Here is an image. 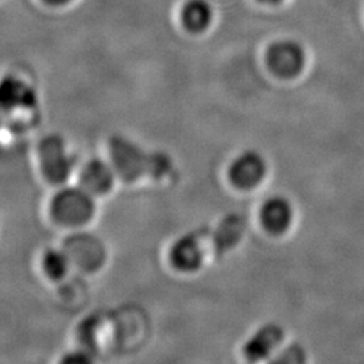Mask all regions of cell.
<instances>
[{
	"label": "cell",
	"instance_id": "cell-5",
	"mask_svg": "<svg viewBox=\"0 0 364 364\" xmlns=\"http://www.w3.org/2000/svg\"><path fill=\"white\" fill-rule=\"evenodd\" d=\"M266 170L264 158L255 150H246L232 161L228 176L236 188L251 189L264 178Z\"/></svg>",
	"mask_w": 364,
	"mask_h": 364
},
{
	"label": "cell",
	"instance_id": "cell-1",
	"mask_svg": "<svg viewBox=\"0 0 364 364\" xmlns=\"http://www.w3.org/2000/svg\"><path fill=\"white\" fill-rule=\"evenodd\" d=\"M111 165L123 181L135 182L144 177L165 178L173 169L171 159L164 153H149L124 136L109 141Z\"/></svg>",
	"mask_w": 364,
	"mask_h": 364
},
{
	"label": "cell",
	"instance_id": "cell-14",
	"mask_svg": "<svg viewBox=\"0 0 364 364\" xmlns=\"http://www.w3.org/2000/svg\"><path fill=\"white\" fill-rule=\"evenodd\" d=\"M308 355L301 344H291L267 364H306Z\"/></svg>",
	"mask_w": 364,
	"mask_h": 364
},
{
	"label": "cell",
	"instance_id": "cell-3",
	"mask_svg": "<svg viewBox=\"0 0 364 364\" xmlns=\"http://www.w3.org/2000/svg\"><path fill=\"white\" fill-rule=\"evenodd\" d=\"M39 164L43 177L54 185L65 183L75 168V159L68 153L65 142L58 135H49L41 141Z\"/></svg>",
	"mask_w": 364,
	"mask_h": 364
},
{
	"label": "cell",
	"instance_id": "cell-16",
	"mask_svg": "<svg viewBox=\"0 0 364 364\" xmlns=\"http://www.w3.org/2000/svg\"><path fill=\"white\" fill-rule=\"evenodd\" d=\"M45 1L49 3V4H53V6H63V4L69 3L70 0H45Z\"/></svg>",
	"mask_w": 364,
	"mask_h": 364
},
{
	"label": "cell",
	"instance_id": "cell-6",
	"mask_svg": "<svg viewBox=\"0 0 364 364\" xmlns=\"http://www.w3.org/2000/svg\"><path fill=\"white\" fill-rule=\"evenodd\" d=\"M38 103L36 90L18 76H6L0 80V108L4 111L31 109Z\"/></svg>",
	"mask_w": 364,
	"mask_h": 364
},
{
	"label": "cell",
	"instance_id": "cell-9",
	"mask_svg": "<svg viewBox=\"0 0 364 364\" xmlns=\"http://www.w3.org/2000/svg\"><path fill=\"white\" fill-rule=\"evenodd\" d=\"M169 259L177 270L192 273L201 267L204 262V251L197 235H183L170 247Z\"/></svg>",
	"mask_w": 364,
	"mask_h": 364
},
{
	"label": "cell",
	"instance_id": "cell-10",
	"mask_svg": "<svg viewBox=\"0 0 364 364\" xmlns=\"http://www.w3.org/2000/svg\"><path fill=\"white\" fill-rule=\"evenodd\" d=\"M293 220L291 204L285 197H270L260 208V223L267 232L284 234Z\"/></svg>",
	"mask_w": 364,
	"mask_h": 364
},
{
	"label": "cell",
	"instance_id": "cell-7",
	"mask_svg": "<svg viewBox=\"0 0 364 364\" xmlns=\"http://www.w3.org/2000/svg\"><path fill=\"white\" fill-rule=\"evenodd\" d=\"M285 332L278 324H266L248 338L245 344V356L251 363H259L272 356L277 347L282 343Z\"/></svg>",
	"mask_w": 364,
	"mask_h": 364
},
{
	"label": "cell",
	"instance_id": "cell-13",
	"mask_svg": "<svg viewBox=\"0 0 364 364\" xmlns=\"http://www.w3.org/2000/svg\"><path fill=\"white\" fill-rule=\"evenodd\" d=\"M41 266L43 273L46 274L50 279H61L65 277L69 266H70V258L63 250L50 248L45 251L41 259Z\"/></svg>",
	"mask_w": 364,
	"mask_h": 364
},
{
	"label": "cell",
	"instance_id": "cell-11",
	"mask_svg": "<svg viewBox=\"0 0 364 364\" xmlns=\"http://www.w3.org/2000/svg\"><path fill=\"white\" fill-rule=\"evenodd\" d=\"M245 230L246 221L240 215L231 213L224 218L213 234V245L216 251L219 254H224L234 248L242 240Z\"/></svg>",
	"mask_w": 364,
	"mask_h": 364
},
{
	"label": "cell",
	"instance_id": "cell-12",
	"mask_svg": "<svg viewBox=\"0 0 364 364\" xmlns=\"http://www.w3.org/2000/svg\"><path fill=\"white\" fill-rule=\"evenodd\" d=\"M212 7L207 0H188L181 10V21L186 30L201 33L212 22Z\"/></svg>",
	"mask_w": 364,
	"mask_h": 364
},
{
	"label": "cell",
	"instance_id": "cell-15",
	"mask_svg": "<svg viewBox=\"0 0 364 364\" xmlns=\"http://www.w3.org/2000/svg\"><path fill=\"white\" fill-rule=\"evenodd\" d=\"M58 364H95L90 353L85 351H72L65 353Z\"/></svg>",
	"mask_w": 364,
	"mask_h": 364
},
{
	"label": "cell",
	"instance_id": "cell-17",
	"mask_svg": "<svg viewBox=\"0 0 364 364\" xmlns=\"http://www.w3.org/2000/svg\"><path fill=\"white\" fill-rule=\"evenodd\" d=\"M262 3H267V4H274V3H278L281 0H260Z\"/></svg>",
	"mask_w": 364,
	"mask_h": 364
},
{
	"label": "cell",
	"instance_id": "cell-2",
	"mask_svg": "<svg viewBox=\"0 0 364 364\" xmlns=\"http://www.w3.org/2000/svg\"><path fill=\"white\" fill-rule=\"evenodd\" d=\"M95 212L93 196L81 186L63 188L50 203L53 220L64 227H82L93 219Z\"/></svg>",
	"mask_w": 364,
	"mask_h": 364
},
{
	"label": "cell",
	"instance_id": "cell-8",
	"mask_svg": "<svg viewBox=\"0 0 364 364\" xmlns=\"http://www.w3.org/2000/svg\"><path fill=\"white\" fill-rule=\"evenodd\" d=\"M117 177L112 165L102 159H92L80 171V186L93 197L107 195L112 191Z\"/></svg>",
	"mask_w": 364,
	"mask_h": 364
},
{
	"label": "cell",
	"instance_id": "cell-4",
	"mask_svg": "<svg viewBox=\"0 0 364 364\" xmlns=\"http://www.w3.org/2000/svg\"><path fill=\"white\" fill-rule=\"evenodd\" d=\"M266 60L274 75L284 78L294 77L305 65V52L297 41L279 39L270 45Z\"/></svg>",
	"mask_w": 364,
	"mask_h": 364
}]
</instances>
